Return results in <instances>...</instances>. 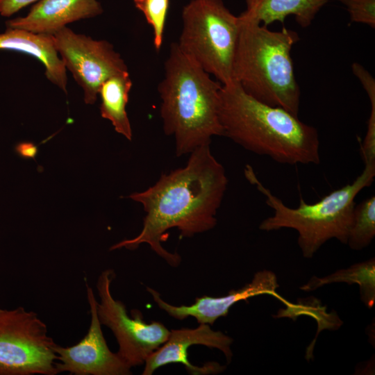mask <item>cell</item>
I'll return each mask as SVG.
<instances>
[{
	"instance_id": "obj_1",
	"label": "cell",
	"mask_w": 375,
	"mask_h": 375,
	"mask_svg": "<svg viewBox=\"0 0 375 375\" xmlns=\"http://www.w3.org/2000/svg\"><path fill=\"white\" fill-rule=\"evenodd\" d=\"M190 154L184 167L161 175L153 185L128 196L143 206V226L135 238L112 245L110 251L123 247L135 250L145 243L176 267L181 256L161 244L167 231L176 228L182 237L191 238L216 226L217 212L228 185L225 169L212 155L210 144Z\"/></svg>"
},
{
	"instance_id": "obj_2",
	"label": "cell",
	"mask_w": 375,
	"mask_h": 375,
	"mask_svg": "<svg viewBox=\"0 0 375 375\" xmlns=\"http://www.w3.org/2000/svg\"><path fill=\"white\" fill-rule=\"evenodd\" d=\"M219 121L223 135L245 149L288 165H318L317 130L286 110L262 103L233 81L222 85Z\"/></svg>"
},
{
	"instance_id": "obj_3",
	"label": "cell",
	"mask_w": 375,
	"mask_h": 375,
	"mask_svg": "<svg viewBox=\"0 0 375 375\" xmlns=\"http://www.w3.org/2000/svg\"><path fill=\"white\" fill-rule=\"evenodd\" d=\"M164 77L158 86L165 133L175 140L177 156L210 144L223 135L219 121L222 84L212 80L173 42L164 64Z\"/></svg>"
},
{
	"instance_id": "obj_4",
	"label": "cell",
	"mask_w": 375,
	"mask_h": 375,
	"mask_svg": "<svg viewBox=\"0 0 375 375\" xmlns=\"http://www.w3.org/2000/svg\"><path fill=\"white\" fill-rule=\"evenodd\" d=\"M240 27L233 65V80L249 95L298 117L301 91L291 50L299 34L283 26H267L239 15Z\"/></svg>"
},
{
	"instance_id": "obj_5",
	"label": "cell",
	"mask_w": 375,
	"mask_h": 375,
	"mask_svg": "<svg viewBox=\"0 0 375 375\" xmlns=\"http://www.w3.org/2000/svg\"><path fill=\"white\" fill-rule=\"evenodd\" d=\"M244 173L248 181L265 196L267 205L274 210L273 215L264 219L259 228L265 231L283 228L296 230L303 256L311 258L331 239L347 244L355 198L372 184L375 162L365 163L363 171L351 183L331 192L314 203H308L301 198L295 208L287 206L265 187L251 165L245 167Z\"/></svg>"
},
{
	"instance_id": "obj_6",
	"label": "cell",
	"mask_w": 375,
	"mask_h": 375,
	"mask_svg": "<svg viewBox=\"0 0 375 375\" xmlns=\"http://www.w3.org/2000/svg\"><path fill=\"white\" fill-rule=\"evenodd\" d=\"M180 49L222 85L231 83L240 20L222 0H192L183 9Z\"/></svg>"
},
{
	"instance_id": "obj_7",
	"label": "cell",
	"mask_w": 375,
	"mask_h": 375,
	"mask_svg": "<svg viewBox=\"0 0 375 375\" xmlns=\"http://www.w3.org/2000/svg\"><path fill=\"white\" fill-rule=\"evenodd\" d=\"M57 344L33 311L0 308V375H56Z\"/></svg>"
},
{
	"instance_id": "obj_8",
	"label": "cell",
	"mask_w": 375,
	"mask_h": 375,
	"mask_svg": "<svg viewBox=\"0 0 375 375\" xmlns=\"http://www.w3.org/2000/svg\"><path fill=\"white\" fill-rule=\"evenodd\" d=\"M115 276L113 269H107L97 278L98 317L113 333L119 345L117 354L131 367L140 366L167 340L169 331L159 322L147 323L138 310H131L129 316L126 306L112 296L110 285Z\"/></svg>"
},
{
	"instance_id": "obj_9",
	"label": "cell",
	"mask_w": 375,
	"mask_h": 375,
	"mask_svg": "<svg viewBox=\"0 0 375 375\" xmlns=\"http://www.w3.org/2000/svg\"><path fill=\"white\" fill-rule=\"evenodd\" d=\"M52 35L66 69L83 88L87 104L95 103L106 79L128 72L124 60L108 41L76 33L67 26Z\"/></svg>"
},
{
	"instance_id": "obj_10",
	"label": "cell",
	"mask_w": 375,
	"mask_h": 375,
	"mask_svg": "<svg viewBox=\"0 0 375 375\" xmlns=\"http://www.w3.org/2000/svg\"><path fill=\"white\" fill-rule=\"evenodd\" d=\"M87 299L90 306V324L84 338L75 345L55 347L58 374L74 375H129L131 367L108 348L101 330L97 311L94 291L85 281Z\"/></svg>"
},
{
	"instance_id": "obj_11",
	"label": "cell",
	"mask_w": 375,
	"mask_h": 375,
	"mask_svg": "<svg viewBox=\"0 0 375 375\" xmlns=\"http://www.w3.org/2000/svg\"><path fill=\"white\" fill-rule=\"evenodd\" d=\"M232 338L222 331H213L208 324H199L195 328L172 329L167 340L146 360L143 375H151L158 368L171 363L183 365L192 375L217 374L223 372L226 365L215 361L196 366L188 360V349L192 345H203L221 351L230 363L233 357L231 346Z\"/></svg>"
},
{
	"instance_id": "obj_12",
	"label": "cell",
	"mask_w": 375,
	"mask_h": 375,
	"mask_svg": "<svg viewBox=\"0 0 375 375\" xmlns=\"http://www.w3.org/2000/svg\"><path fill=\"white\" fill-rule=\"evenodd\" d=\"M278 287L276 274L272 271L262 270L254 274L250 283L238 290H231L226 296L213 297L204 295L196 298L194 303L190 306L169 304L154 289L147 288V290L158 306L169 316L180 320L193 317L199 324L212 325L219 317L227 316L230 308L237 302L253 297L268 294L288 303L276 292Z\"/></svg>"
},
{
	"instance_id": "obj_13",
	"label": "cell",
	"mask_w": 375,
	"mask_h": 375,
	"mask_svg": "<svg viewBox=\"0 0 375 375\" xmlns=\"http://www.w3.org/2000/svg\"><path fill=\"white\" fill-rule=\"evenodd\" d=\"M97 0H40L24 17L6 22L7 28L53 35L67 24L101 15Z\"/></svg>"
},
{
	"instance_id": "obj_14",
	"label": "cell",
	"mask_w": 375,
	"mask_h": 375,
	"mask_svg": "<svg viewBox=\"0 0 375 375\" xmlns=\"http://www.w3.org/2000/svg\"><path fill=\"white\" fill-rule=\"evenodd\" d=\"M0 49L19 51L39 60L45 67L48 80L67 92V69L58 56L52 35L7 28L0 33Z\"/></svg>"
},
{
	"instance_id": "obj_15",
	"label": "cell",
	"mask_w": 375,
	"mask_h": 375,
	"mask_svg": "<svg viewBox=\"0 0 375 375\" xmlns=\"http://www.w3.org/2000/svg\"><path fill=\"white\" fill-rule=\"evenodd\" d=\"M329 0H245L247 8L240 15L268 26L279 22L284 24L293 16L302 28L310 26L320 10Z\"/></svg>"
},
{
	"instance_id": "obj_16",
	"label": "cell",
	"mask_w": 375,
	"mask_h": 375,
	"mask_svg": "<svg viewBox=\"0 0 375 375\" xmlns=\"http://www.w3.org/2000/svg\"><path fill=\"white\" fill-rule=\"evenodd\" d=\"M131 87L128 72H125L106 79L99 90L101 117L110 121L116 132L129 140L132 139V129L126 107Z\"/></svg>"
},
{
	"instance_id": "obj_17",
	"label": "cell",
	"mask_w": 375,
	"mask_h": 375,
	"mask_svg": "<svg viewBox=\"0 0 375 375\" xmlns=\"http://www.w3.org/2000/svg\"><path fill=\"white\" fill-rule=\"evenodd\" d=\"M336 283L358 284L361 301L366 307L372 308L375 303L374 258L339 269L326 276H312L306 283L300 287V290L311 292L326 285Z\"/></svg>"
},
{
	"instance_id": "obj_18",
	"label": "cell",
	"mask_w": 375,
	"mask_h": 375,
	"mask_svg": "<svg viewBox=\"0 0 375 375\" xmlns=\"http://www.w3.org/2000/svg\"><path fill=\"white\" fill-rule=\"evenodd\" d=\"M375 236V197L355 205L347 244L356 251L369 246Z\"/></svg>"
},
{
	"instance_id": "obj_19",
	"label": "cell",
	"mask_w": 375,
	"mask_h": 375,
	"mask_svg": "<svg viewBox=\"0 0 375 375\" xmlns=\"http://www.w3.org/2000/svg\"><path fill=\"white\" fill-rule=\"evenodd\" d=\"M133 2L151 26L154 48L157 51H160L163 41L169 0H133Z\"/></svg>"
},
{
	"instance_id": "obj_20",
	"label": "cell",
	"mask_w": 375,
	"mask_h": 375,
	"mask_svg": "<svg viewBox=\"0 0 375 375\" xmlns=\"http://www.w3.org/2000/svg\"><path fill=\"white\" fill-rule=\"evenodd\" d=\"M349 13L351 22L375 28V0H339Z\"/></svg>"
},
{
	"instance_id": "obj_21",
	"label": "cell",
	"mask_w": 375,
	"mask_h": 375,
	"mask_svg": "<svg viewBox=\"0 0 375 375\" xmlns=\"http://www.w3.org/2000/svg\"><path fill=\"white\" fill-rule=\"evenodd\" d=\"M369 101L371 110L367 123V131L360 144V153L364 163L375 162V99Z\"/></svg>"
},
{
	"instance_id": "obj_22",
	"label": "cell",
	"mask_w": 375,
	"mask_h": 375,
	"mask_svg": "<svg viewBox=\"0 0 375 375\" xmlns=\"http://www.w3.org/2000/svg\"><path fill=\"white\" fill-rule=\"evenodd\" d=\"M40 0H0V15L8 17L23 8Z\"/></svg>"
},
{
	"instance_id": "obj_23",
	"label": "cell",
	"mask_w": 375,
	"mask_h": 375,
	"mask_svg": "<svg viewBox=\"0 0 375 375\" xmlns=\"http://www.w3.org/2000/svg\"><path fill=\"white\" fill-rule=\"evenodd\" d=\"M15 150L19 156L24 158L34 159L38 153L36 145L30 142L19 143L16 146Z\"/></svg>"
}]
</instances>
